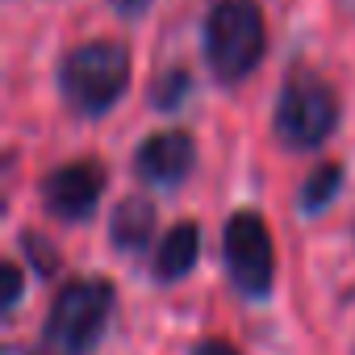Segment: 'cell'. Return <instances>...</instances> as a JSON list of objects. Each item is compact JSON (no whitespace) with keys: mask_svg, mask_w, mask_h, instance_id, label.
I'll return each mask as SVG.
<instances>
[{"mask_svg":"<svg viewBox=\"0 0 355 355\" xmlns=\"http://www.w3.org/2000/svg\"><path fill=\"white\" fill-rule=\"evenodd\" d=\"M130 88V46L125 42H84L59 63L63 105L80 117H105Z\"/></svg>","mask_w":355,"mask_h":355,"instance_id":"obj_1","label":"cell"},{"mask_svg":"<svg viewBox=\"0 0 355 355\" xmlns=\"http://www.w3.org/2000/svg\"><path fill=\"white\" fill-rule=\"evenodd\" d=\"M268 51V26L255 0H218L205 17V63L218 84L247 80Z\"/></svg>","mask_w":355,"mask_h":355,"instance_id":"obj_2","label":"cell"},{"mask_svg":"<svg viewBox=\"0 0 355 355\" xmlns=\"http://www.w3.org/2000/svg\"><path fill=\"white\" fill-rule=\"evenodd\" d=\"M117 293L109 280H71L42 326V351L46 355H92L96 343L109 330Z\"/></svg>","mask_w":355,"mask_h":355,"instance_id":"obj_3","label":"cell"},{"mask_svg":"<svg viewBox=\"0 0 355 355\" xmlns=\"http://www.w3.org/2000/svg\"><path fill=\"white\" fill-rule=\"evenodd\" d=\"M338 117H343V109H338L334 88L326 80H318L313 71H293L288 84L280 88L272 125L288 150H313L334 134Z\"/></svg>","mask_w":355,"mask_h":355,"instance_id":"obj_4","label":"cell"},{"mask_svg":"<svg viewBox=\"0 0 355 355\" xmlns=\"http://www.w3.org/2000/svg\"><path fill=\"white\" fill-rule=\"evenodd\" d=\"M222 259H226L230 284L247 301H268L272 297V288H276V247H272V234H268L259 214L243 209L226 222Z\"/></svg>","mask_w":355,"mask_h":355,"instance_id":"obj_5","label":"cell"},{"mask_svg":"<svg viewBox=\"0 0 355 355\" xmlns=\"http://www.w3.org/2000/svg\"><path fill=\"white\" fill-rule=\"evenodd\" d=\"M105 184H109L105 163H92V159L63 163L42 180V205L59 222H88L96 214V205H101Z\"/></svg>","mask_w":355,"mask_h":355,"instance_id":"obj_6","label":"cell"},{"mask_svg":"<svg viewBox=\"0 0 355 355\" xmlns=\"http://www.w3.org/2000/svg\"><path fill=\"white\" fill-rule=\"evenodd\" d=\"M197 167V142L184 130H159L134 150V175L150 189H180Z\"/></svg>","mask_w":355,"mask_h":355,"instance_id":"obj_7","label":"cell"},{"mask_svg":"<svg viewBox=\"0 0 355 355\" xmlns=\"http://www.w3.org/2000/svg\"><path fill=\"white\" fill-rule=\"evenodd\" d=\"M155 239V205L142 197H125L117 201L113 218H109V243L117 255H142Z\"/></svg>","mask_w":355,"mask_h":355,"instance_id":"obj_8","label":"cell"},{"mask_svg":"<svg viewBox=\"0 0 355 355\" xmlns=\"http://www.w3.org/2000/svg\"><path fill=\"white\" fill-rule=\"evenodd\" d=\"M201 255V230L193 222H180V226H171L163 239H159V251H155V280L159 284H175V280H184L193 272Z\"/></svg>","mask_w":355,"mask_h":355,"instance_id":"obj_9","label":"cell"},{"mask_svg":"<svg viewBox=\"0 0 355 355\" xmlns=\"http://www.w3.org/2000/svg\"><path fill=\"white\" fill-rule=\"evenodd\" d=\"M338 189H343V167L338 163H326V167H318L309 180L301 184V197H297V209L301 214H322L334 197H338Z\"/></svg>","mask_w":355,"mask_h":355,"instance_id":"obj_10","label":"cell"},{"mask_svg":"<svg viewBox=\"0 0 355 355\" xmlns=\"http://www.w3.org/2000/svg\"><path fill=\"white\" fill-rule=\"evenodd\" d=\"M184 92H189V76H184V71H167V76L150 88V105L163 109V113H171V109H180Z\"/></svg>","mask_w":355,"mask_h":355,"instance_id":"obj_11","label":"cell"},{"mask_svg":"<svg viewBox=\"0 0 355 355\" xmlns=\"http://www.w3.org/2000/svg\"><path fill=\"white\" fill-rule=\"evenodd\" d=\"M0 272H5V301H0V305H5V313H13L17 301H21V268L17 263H5Z\"/></svg>","mask_w":355,"mask_h":355,"instance_id":"obj_12","label":"cell"},{"mask_svg":"<svg viewBox=\"0 0 355 355\" xmlns=\"http://www.w3.org/2000/svg\"><path fill=\"white\" fill-rule=\"evenodd\" d=\"M193 355H239V347H230L226 338H205Z\"/></svg>","mask_w":355,"mask_h":355,"instance_id":"obj_13","label":"cell"},{"mask_svg":"<svg viewBox=\"0 0 355 355\" xmlns=\"http://www.w3.org/2000/svg\"><path fill=\"white\" fill-rule=\"evenodd\" d=\"M109 5L121 13V17H142L150 9V0H109Z\"/></svg>","mask_w":355,"mask_h":355,"instance_id":"obj_14","label":"cell"},{"mask_svg":"<svg viewBox=\"0 0 355 355\" xmlns=\"http://www.w3.org/2000/svg\"><path fill=\"white\" fill-rule=\"evenodd\" d=\"M5 355H34V351H26V347H17V343H9V347H5Z\"/></svg>","mask_w":355,"mask_h":355,"instance_id":"obj_15","label":"cell"}]
</instances>
